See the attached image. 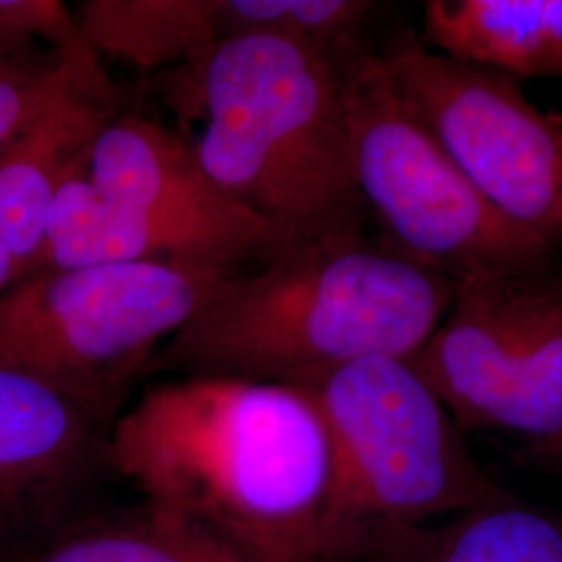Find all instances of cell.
<instances>
[{
    "mask_svg": "<svg viewBox=\"0 0 562 562\" xmlns=\"http://www.w3.org/2000/svg\"><path fill=\"white\" fill-rule=\"evenodd\" d=\"M375 13L364 0H217L220 38L273 36L340 55L367 48Z\"/></svg>",
    "mask_w": 562,
    "mask_h": 562,
    "instance_id": "16",
    "label": "cell"
},
{
    "mask_svg": "<svg viewBox=\"0 0 562 562\" xmlns=\"http://www.w3.org/2000/svg\"><path fill=\"white\" fill-rule=\"evenodd\" d=\"M402 102L506 222L562 248V120L517 81L446 57L415 34L380 53Z\"/></svg>",
    "mask_w": 562,
    "mask_h": 562,
    "instance_id": "8",
    "label": "cell"
},
{
    "mask_svg": "<svg viewBox=\"0 0 562 562\" xmlns=\"http://www.w3.org/2000/svg\"><path fill=\"white\" fill-rule=\"evenodd\" d=\"M78 25L94 53L144 71L180 69L222 41L217 0H88Z\"/></svg>",
    "mask_w": 562,
    "mask_h": 562,
    "instance_id": "14",
    "label": "cell"
},
{
    "mask_svg": "<svg viewBox=\"0 0 562 562\" xmlns=\"http://www.w3.org/2000/svg\"><path fill=\"white\" fill-rule=\"evenodd\" d=\"M315 402L331 459V508L367 533L423 540L419 522L513 503L462 442L417 369L396 357L348 362L299 387Z\"/></svg>",
    "mask_w": 562,
    "mask_h": 562,
    "instance_id": "4",
    "label": "cell"
},
{
    "mask_svg": "<svg viewBox=\"0 0 562 562\" xmlns=\"http://www.w3.org/2000/svg\"><path fill=\"white\" fill-rule=\"evenodd\" d=\"M0 562H252L186 522L140 504L125 515H83Z\"/></svg>",
    "mask_w": 562,
    "mask_h": 562,
    "instance_id": "15",
    "label": "cell"
},
{
    "mask_svg": "<svg viewBox=\"0 0 562 562\" xmlns=\"http://www.w3.org/2000/svg\"><path fill=\"white\" fill-rule=\"evenodd\" d=\"M81 171L115 201L220 222L259 217L206 176L192 142L146 117L106 121L90 142Z\"/></svg>",
    "mask_w": 562,
    "mask_h": 562,
    "instance_id": "12",
    "label": "cell"
},
{
    "mask_svg": "<svg viewBox=\"0 0 562 562\" xmlns=\"http://www.w3.org/2000/svg\"><path fill=\"white\" fill-rule=\"evenodd\" d=\"M454 281L362 229L283 248L229 273L144 375L306 387L348 362L411 359L443 322Z\"/></svg>",
    "mask_w": 562,
    "mask_h": 562,
    "instance_id": "2",
    "label": "cell"
},
{
    "mask_svg": "<svg viewBox=\"0 0 562 562\" xmlns=\"http://www.w3.org/2000/svg\"><path fill=\"white\" fill-rule=\"evenodd\" d=\"M81 165L83 157L55 192L30 276L120 262H196L236 269L248 257L267 261L281 250L278 234L261 217L220 222L115 201L92 188Z\"/></svg>",
    "mask_w": 562,
    "mask_h": 562,
    "instance_id": "10",
    "label": "cell"
},
{
    "mask_svg": "<svg viewBox=\"0 0 562 562\" xmlns=\"http://www.w3.org/2000/svg\"><path fill=\"white\" fill-rule=\"evenodd\" d=\"M352 176L387 241L452 281L536 271L554 250L506 222L402 102L380 53L344 59Z\"/></svg>",
    "mask_w": 562,
    "mask_h": 562,
    "instance_id": "6",
    "label": "cell"
},
{
    "mask_svg": "<svg viewBox=\"0 0 562 562\" xmlns=\"http://www.w3.org/2000/svg\"><path fill=\"white\" fill-rule=\"evenodd\" d=\"M425 44L508 78H562V0H431Z\"/></svg>",
    "mask_w": 562,
    "mask_h": 562,
    "instance_id": "13",
    "label": "cell"
},
{
    "mask_svg": "<svg viewBox=\"0 0 562 562\" xmlns=\"http://www.w3.org/2000/svg\"><path fill=\"white\" fill-rule=\"evenodd\" d=\"M106 469L144 506L252 562H401L429 543L341 521L322 417L290 385L204 375L157 383L111 423Z\"/></svg>",
    "mask_w": 562,
    "mask_h": 562,
    "instance_id": "1",
    "label": "cell"
},
{
    "mask_svg": "<svg viewBox=\"0 0 562 562\" xmlns=\"http://www.w3.org/2000/svg\"><path fill=\"white\" fill-rule=\"evenodd\" d=\"M348 55L273 36L222 38L176 69L169 88L176 111L204 117L192 144L206 176L269 223L281 250L362 229L344 109Z\"/></svg>",
    "mask_w": 562,
    "mask_h": 562,
    "instance_id": "3",
    "label": "cell"
},
{
    "mask_svg": "<svg viewBox=\"0 0 562 562\" xmlns=\"http://www.w3.org/2000/svg\"><path fill=\"white\" fill-rule=\"evenodd\" d=\"M436 562H562V515L519 498L467 513L436 542Z\"/></svg>",
    "mask_w": 562,
    "mask_h": 562,
    "instance_id": "17",
    "label": "cell"
},
{
    "mask_svg": "<svg viewBox=\"0 0 562 562\" xmlns=\"http://www.w3.org/2000/svg\"><path fill=\"white\" fill-rule=\"evenodd\" d=\"M533 454H536L538 459L552 462V464H557V467H561L562 469V431L557 438H552L550 442L536 443Z\"/></svg>",
    "mask_w": 562,
    "mask_h": 562,
    "instance_id": "19",
    "label": "cell"
},
{
    "mask_svg": "<svg viewBox=\"0 0 562 562\" xmlns=\"http://www.w3.org/2000/svg\"><path fill=\"white\" fill-rule=\"evenodd\" d=\"M109 120L106 80L83 71L0 155V294L30 276L60 181Z\"/></svg>",
    "mask_w": 562,
    "mask_h": 562,
    "instance_id": "11",
    "label": "cell"
},
{
    "mask_svg": "<svg viewBox=\"0 0 562 562\" xmlns=\"http://www.w3.org/2000/svg\"><path fill=\"white\" fill-rule=\"evenodd\" d=\"M406 361L461 429L550 442L562 431V271L454 281L443 322Z\"/></svg>",
    "mask_w": 562,
    "mask_h": 562,
    "instance_id": "7",
    "label": "cell"
},
{
    "mask_svg": "<svg viewBox=\"0 0 562 562\" xmlns=\"http://www.w3.org/2000/svg\"><path fill=\"white\" fill-rule=\"evenodd\" d=\"M83 71H99L97 55L38 60L34 44L0 42V155H4Z\"/></svg>",
    "mask_w": 562,
    "mask_h": 562,
    "instance_id": "18",
    "label": "cell"
},
{
    "mask_svg": "<svg viewBox=\"0 0 562 562\" xmlns=\"http://www.w3.org/2000/svg\"><path fill=\"white\" fill-rule=\"evenodd\" d=\"M109 423L32 375L0 367V557L83 515L106 469Z\"/></svg>",
    "mask_w": 562,
    "mask_h": 562,
    "instance_id": "9",
    "label": "cell"
},
{
    "mask_svg": "<svg viewBox=\"0 0 562 562\" xmlns=\"http://www.w3.org/2000/svg\"><path fill=\"white\" fill-rule=\"evenodd\" d=\"M234 271L120 262L34 273L0 294V367L57 387L111 425L161 341Z\"/></svg>",
    "mask_w": 562,
    "mask_h": 562,
    "instance_id": "5",
    "label": "cell"
}]
</instances>
